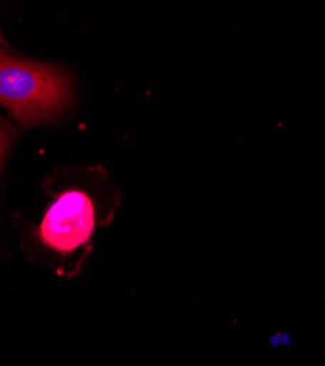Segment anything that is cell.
<instances>
[{"label":"cell","mask_w":325,"mask_h":366,"mask_svg":"<svg viewBox=\"0 0 325 366\" xmlns=\"http://www.w3.org/2000/svg\"><path fill=\"white\" fill-rule=\"evenodd\" d=\"M94 226L93 199L81 191H66L47 209L40 236L49 248L68 254L90 240Z\"/></svg>","instance_id":"cell-2"},{"label":"cell","mask_w":325,"mask_h":366,"mask_svg":"<svg viewBox=\"0 0 325 366\" xmlns=\"http://www.w3.org/2000/svg\"><path fill=\"white\" fill-rule=\"evenodd\" d=\"M71 97V79L57 66L0 47V104L22 128L46 124Z\"/></svg>","instance_id":"cell-1"},{"label":"cell","mask_w":325,"mask_h":366,"mask_svg":"<svg viewBox=\"0 0 325 366\" xmlns=\"http://www.w3.org/2000/svg\"><path fill=\"white\" fill-rule=\"evenodd\" d=\"M14 138H15L14 125L9 124L5 117H0V167H2V163L12 145Z\"/></svg>","instance_id":"cell-3"},{"label":"cell","mask_w":325,"mask_h":366,"mask_svg":"<svg viewBox=\"0 0 325 366\" xmlns=\"http://www.w3.org/2000/svg\"><path fill=\"white\" fill-rule=\"evenodd\" d=\"M9 44H8V41H6V39L4 37V34H2V31H0V47H8Z\"/></svg>","instance_id":"cell-4"}]
</instances>
